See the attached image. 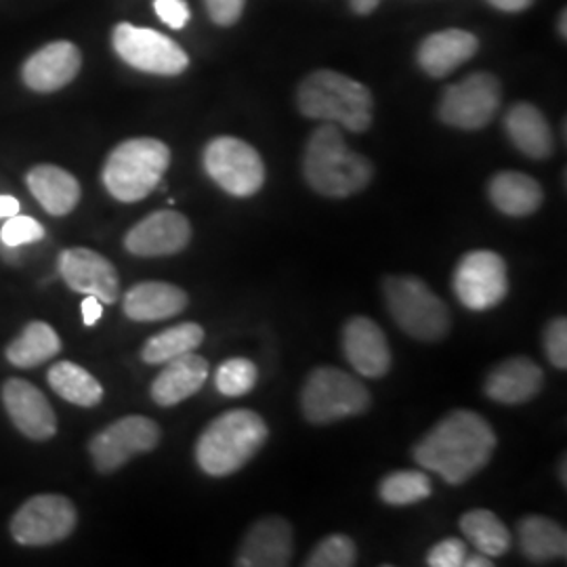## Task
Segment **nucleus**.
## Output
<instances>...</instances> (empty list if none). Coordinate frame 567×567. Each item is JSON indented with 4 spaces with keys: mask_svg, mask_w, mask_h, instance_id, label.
I'll list each match as a JSON object with an SVG mask.
<instances>
[{
    "mask_svg": "<svg viewBox=\"0 0 567 567\" xmlns=\"http://www.w3.org/2000/svg\"><path fill=\"white\" fill-rule=\"evenodd\" d=\"M496 450V433L484 416L454 410L414 446V461L450 486H463L486 468Z\"/></svg>",
    "mask_w": 567,
    "mask_h": 567,
    "instance_id": "1",
    "label": "nucleus"
},
{
    "mask_svg": "<svg viewBox=\"0 0 567 567\" xmlns=\"http://www.w3.org/2000/svg\"><path fill=\"white\" fill-rule=\"evenodd\" d=\"M303 175L307 185L326 198H349L372 182L370 161L353 152L337 124L324 122L305 145Z\"/></svg>",
    "mask_w": 567,
    "mask_h": 567,
    "instance_id": "2",
    "label": "nucleus"
},
{
    "mask_svg": "<svg viewBox=\"0 0 567 567\" xmlns=\"http://www.w3.org/2000/svg\"><path fill=\"white\" fill-rule=\"evenodd\" d=\"M269 429L252 410H229L206 425L196 444V463L210 477L240 471L265 446Z\"/></svg>",
    "mask_w": 567,
    "mask_h": 567,
    "instance_id": "3",
    "label": "nucleus"
},
{
    "mask_svg": "<svg viewBox=\"0 0 567 567\" xmlns=\"http://www.w3.org/2000/svg\"><path fill=\"white\" fill-rule=\"evenodd\" d=\"M297 105L311 121L332 122L349 133H364L372 124L374 100L362 82L334 70H316L301 82Z\"/></svg>",
    "mask_w": 567,
    "mask_h": 567,
    "instance_id": "4",
    "label": "nucleus"
},
{
    "mask_svg": "<svg viewBox=\"0 0 567 567\" xmlns=\"http://www.w3.org/2000/svg\"><path fill=\"white\" fill-rule=\"evenodd\" d=\"M168 166L171 150L166 143L154 137L126 140L103 164V185L118 203H140L161 185Z\"/></svg>",
    "mask_w": 567,
    "mask_h": 567,
    "instance_id": "5",
    "label": "nucleus"
},
{
    "mask_svg": "<svg viewBox=\"0 0 567 567\" xmlns=\"http://www.w3.org/2000/svg\"><path fill=\"white\" fill-rule=\"evenodd\" d=\"M386 309L408 337L442 341L452 326L446 303L416 276H389L383 282Z\"/></svg>",
    "mask_w": 567,
    "mask_h": 567,
    "instance_id": "6",
    "label": "nucleus"
},
{
    "mask_svg": "<svg viewBox=\"0 0 567 567\" xmlns=\"http://www.w3.org/2000/svg\"><path fill=\"white\" fill-rule=\"evenodd\" d=\"M370 408V391L353 374L334 365L311 370L301 391V410L311 425H332L337 421L364 414Z\"/></svg>",
    "mask_w": 567,
    "mask_h": 567,
    "instance_id": "7",
    "label": "nucleus"
},
{
    "mask_svg": "<svg viewBox=\"0 0 567 567\" xmlns=\"http://www.w3.org/2000/svg\"><path fill=\"white\" fill-rule=\"evenodd\" d=\"M203 164L206 175L229 196L250 198L264 187L261 154L238 137H215L204 147Z\"/></svg>",
    "mask_w": 567,
    "mask_h": 567,
    "instance_id": "8",
    "label": "nucleus"
},
{
    "mask_svg": "<svg viewBox=\"0 0 567 567\" xmlns=\"http://www.w3.org/2000/svg\"><path fill=\"white\" fill-rule=\"evenodd\" d=\"M112 44L124 63L145 74L179 76L189 65L182 44L152 28L118 23L112 34Z\"/></svg>",
    "mask_w": 567,
    "mask_h": 567,
    "instance_id": "9",
    "label": "nucleus"
},
{
    "mask_svg": "<svg viewBox=\"0 0 567 567\" xmlns=\"http://www.w3.org/2000/svg\"><path fill=\"white\" fill-rule=\"evenodd\" d=\"M501 102V81L489 72H475L447 86L440 102V118L461 131H480L496 116Z\"/></svg>",
    "mask_w": 567,
    "mask_h": 567,
    "instance_id": "10",
    "label": "nucleus"
},
{
    "mask_svg": "<svg viewBox=\"0 0 567 567\" xmlns=\"http://www.w3.org/2000/svg\"><path fill=\"white\" fill-rule=\"evenodd\" d=\"M79 522L76 507L61 494H39L11 519V536L21 547H47L68 538Z\"/></svg>",
    "mask_w": 567,
    "mask_h": 567,
    "instance_id": "11",
    "label": "nucleus"
},
{
    "mask_svg": "<svg viewBox=\"0 0 567 567\" xmlns=\"http://www.w3.org/2000/svg\"><path fill=\"white\" fill-rule=\"evenodd\" d=\"M454 295L471 311H487L508 295L505 259L492 250H471L458 261L452 278Z\"/></svg>",
    "mask_w": 567,
    "mask_h": 567,
    "instance_id": "12",
    "label": "nucleus"
},
{
    "mask_svg": "<svg viewBox=\"0 0 567 567\" xmlns=\"http://www.w3.org/2000/svg\"><path fill=\"white\" fill-rule=\"evenodd\" d=\"M161 444V426L147 416H124L105 426L91 444L89 452L95 468L107 475L126 465L133 456L152 452Z\"/></svg>",
    "mask_w": 567,
    "mask_h": 567,
    "instance_id": "13",
    "label": "nucleus"
},
{
    "mask_svg": "<svg viewBox=\"0 0 567 567\" xmlns=\"http://www.w3.org/2000/svg\"><path fill=\"white\" fill-rule=\"evenodd\" d=\"M60 276L70 290L97 297L112 305L121 295V278L116 267L91 248H68L60 255Z\"/></svg>",
    "mask_w": 567,
    "mask_h": 567,
    "instance_id": "14",
    "label": "nucleus"
},
{
    "mask_svg": "<svg viewBox=\"0 0 567 567\" xmlns=\"http://www.w3.org/2000/svg\"><path fill=\"white\" fill-rule=\"evenodd\" d=\"M192 225L177 210H156L124 236V248L135 257H171L187 248Z\"/></svg>",
    "mask_w": 567,
    "mask_h": 567,
    "instance_id": "15",
    "label": "nucleus"
},
{
    "mask_svg": "<svg viewBox=\"0 0 567 567\" xmlns=\"http://www.w3.org/2000/svg\"><path fill=\"white\" fill-rule=\"evenodd\" d=\"M2 404L25 437L44 442L58 433V416L39 386L23 379H9L2 386Z\"/></svg>",
    "mask_w": 567,
    "mask_h": 567,
    "instance_id": "16",
    "label": "nucleus"
},
{
    "mask_svg": "<svg viewBox=\"0 0 567 567\" xmlns=\"http://www.w3.org/2000/svg\"><path fill=\"white\" fill-rule=\"evenodd\" d=\"M343 353L351 368L365 379H383L391 370V349L383 328L374 320L355 316L343 328Z\"/></svg>",
    "mask_w": 567,
    "mask_h": 567,
    "instance_id": "17",
    "label": "nucleus"
},
{
    "mask_svg": "<svg viewBox=\"0 0 567 567\" xmlns=\"http://www.w3.org/2000/svg\"><path fill=\"white\" fill-rule=\"evenodd\" d=\"M81 65V51L74 42H51L23 63L21 79L37 93H55L79 76Z\"/></svg>",
    "mask_w": 567,
    "mask_h": 567,
    "instance_id": "18",
    "label": "nucleus"
},
{
    "mask_svg": "<svg viewBox=\"0 0 567 567\" xmlns=\"http://www.w3.org/2000/svg\"><path fill=\"white\" fill-rule=\"evenodd\" d=\"M295 553L292 527L282 517H265L248 529L236 566L284 567Z\"/></svg>",
    "mask_w": 567,
    "mask_h": 567,
    "instance_id": "19",
    "label": "nucleus"
},
{
    "mask_svg": "<svg viewBox=\"0 0 567 567\" xmlns=\"http://www.w3.org/2000/svg\"><path fill=\"white\" fill-rule=\"evenodd\" d=\"M545 386V372L534 360L515 355L492 368L487 374V398L496 404L519 405L534 400Z\"/></svg>",
    "mask_w": 567,
    "mask_h": 567,
    "instance_id": "20",
    "label": "nucleus"
},
{
    "mask_svg": "<svg viewBox=\"0 0 567 567\" xmlns=\"http://www.w3.org/2000/svg\"><path fill=\"white\" fill-rule=\"evenodd\" d=\"M480 51V41L473 32L466 30H442L429 34L419 47V65L433 79H446L456 72L463 63L475 58Z\"/></svg>",
    "mask_w": 567,
    "mask_h": 567,
    "instance_id": "21",
    "label": "nucleus"
},
{
    "mask_svg": "<svg viewBox=\"0 0 567 567\" xmlns=\"http://www.w3.org/2000/svg\"><path fill=\"white\" fill-rule=\"evenodd\" d=\"M189 303L185 290L168 282H140L126 290L122 309L133 322H161L185 311Z\"/></svg>",
    "mask_w": 567,
    "mask_h": 567,
    "instance_id": "22",
    "label": "nucleus"
},
{
    "mask_svg": "<svg viewBox=\"0 0 567 567\" xmlns=\"http://www.w3.org/2000/svg\"><path fill=\"white\" fill-rule=\"evenodd\" d=\"M208 379V362L203 355L185 353L166 362L163 372L152 383V400L163 408L182 404L196 395Z\"/></svg>",
    "mask_w": 567,
    "mask_h": 567,
    "instance_id": "23",
    "label": "nucleus"
},
{
    "mask_svg": "<svg viewBox=\"0 0 567 567\" xmlns=\"http://www.w3.org/2000/svg\"><path fill=\"white\" fill-rule=\"evenodd\" d=\"M505 131L513 145L532 161H547L555 152V137L548 121L532 103H515L508 110Z\"/></svg>",
    "mask_w": 567,
    "mask_h": 567,
    "instance_id": "24",
    "label": "nucleus"
},
{
    "mask_svg": "<svg viewBox=\"0 0 567 567\" xmlns=\"http://www.w3.org/2000/svg\"><path fill=\"white\" fill-rule=\"evenodd\" d=\"M25 182L32 196L53 217L70 215L81 203V183L60 166L39 164L28 173Z\"/></svg>",
    "mask_w": 567,
    "mask_h": 567,
    "instance_id": "25",
    "label": "nucleus"
},
{
    "mask_svg": "<svg viewBox=\"0 0 567 567\" xmlns=\"http://www.w3.org/2000/svg\"><path fill=\"white\" fill-rule=\"evenodd\" d=\"M487 198L507 217H529L545 203V192L526 173L503 171L487 183Z\"/></svg>",
    "mask_w": 567,
    "mask_h": 567,
    "instance_id": "26",
    "label": "nucleus"
},
{
    "mask_svg": "<svg viewBox=\"0 0 567 567\" xmlns=\"http://www.w3.org/2000/svg\"><path fill=\"white\" fill-rule=\"evenodd\" d=\"M517 536L522 553L534 564L566 559V529L548 517L527 515L517 524Z\"/></svg>",
    "mask_w": 567,
    "mask_h": 567,
    "instance_id": "27",
    "label": "nucleus"
},
{
    "mask_svg": "<svg viewBox=\"0 0 567 567\" xmlns=\"http://www.w3.org/2000/svg\"><path fill=\"white\" fill-rule=\"evenodd\" d=\"M61 351L60 334L47 322H30L20 337L7 347V360L18 368H34L55 358Z\"/></svg>",
    "mask_w": 567,
    "mask_h": 567,
    "instance_id": "28",
    "label": "nucleus"
},
{
    "mask_svg": "<svg viewBox=\"0 0 567 567\" xmlns=\"http://www.w3.org/2000/svg\"><path fill=\"white\" fill-rule=\"evenodd\" d=\"M47 381L61 400L81 408H93L103 400V386L100 381L74 362H58L51 365Z\"/></svg>",
    "mask_w": 567,
    "mask_h": 567,
    "instance_id": "29",
    "label": "nucleus"
},
{
    "mask_svg": "<svg viewBox=\"0 0 567 567\" xmlns=\"http://www.w3.org/2000/svg\"><path fill=\"white\" fill-rule=\"evenodd\" d=\"M461 529L466 540L487 557H503L511 548V532L498 515L487 508L466 511L461 517Z\"/></svg>",
    "mask_w": 567,
    "mask_h": 567,
    "instance_id": "30",
    "label": "nucleus"
},
{
    "mask_svg": "<svg viewBox=\"0 0 567 567\" xmlns=\"http://www.w3.org/2000/svg\"><path fill=\"white\" fill-rule=\"evenodd\" d=\"M203 326L196 322H183L147 339V343L143 344L142 360L145 364H166L179 355L192 353L203 344Z\"/></svg>",
    "mask_w": 567,
    "mask_h": 567,
    "instance_id": "31",
    "label": "nucleus"
},
{
    "mask_svg": "<svg viewBox=\"0 0 567 567\" xmlns=\"http://www.w3.org/2000/svg\"><path fill=\"white\" fill-rule=\"evenodd\" d=\"M433 492L425 471H393L383 477L379 496L389 507H410L423 503Z\"/></svg>",
    "mask_w": 567,
    "mask_h": 567,
    "instance_id": "32",
    "label": "nucleus"
},
{
    "mask_svg": "<svg viewBox=\"0 0 567 567\" xmlns=\"http://www.w3.org/2000/svg\"><path fill=\"white\" fill-rule=\"evenodd\" d=\"M259 381V370L246 358H231L219 365L215 374V386L225 398H240L250 393Z\"/></svg>",
    "mask_w": 567,
    "mask_h": 567,
    "instance_id": "33",
    "label": "nucleus"
},
{
    "mask_svg": "<svg viewBox=\"0 0 567 567\" xmlns=\"http://www.w3.org/2000/svg\"><path fill=\"white\" fill-rule=\"evenodd\" d=\"M358 561L355 543L344 534L326 536L318 547L307 557V567H351Z\"/></svg>",
    "mask_w": 567,
    "mask_h": 567,
    "instance_id": "34",
    "label": "nucleus"
},
{
    "mask_svg": "<svg viewBox=\"0 0 567 567\" xmlns=\"http://www.w3.org/2000/svg\"><path fill=\"white\" fill-rule=\"evenodd\" d=\"M44 238V227L37 219L25 215H13L0 229V244L20 248L23 244L39 243Z\"/></svg>",
    "mask_w": 567,
    "mask_h": 567,
    "instance_id": "35",
    "label": "nucleus"
},
{
    "mask_svg": "<svg viewBox=\"0 0 567 567\" xmlns=\"http://www.w3.org/2000/svg\"><path fill=\"white\" fill-rule=\"evenodd\" d=\"M545 351H547L548 362L559 368V370H566L567 368V320L561 318H555L548 322L545 328Z\"/></svg>",
    "mask_w": 567,
    "mask_h": 567,
    "instance_id": "36",
    "label": "nucleus"
},
{
    "mask_svg": "<svg viewBox=\"0 0 567 567\" xmlns=\"http://www.w3.org/2000/svg\"><path fill=\"white\" fill-rule=\"evenodd\" d=\"M466 559V545L458 538H446L426 553V566L463 567Z\"/></svg>",
    "mask_w": 567,
    "mask_h": 567,
    "instance_id": "37",
    "label": "nucleus"
},
{
    "mask_svg": "<svg viewBox=\"0 0 567 567\" xmlns=\"http://www.w3.org/2000/svg\"><path fill=\"white\" fill-rule=\"evenodd\" d=\"M154 11L173 30H183L192 18L185 0H154Z\"/></svg>",
    "mask_w": 567,
    "mask_h": 567,
    "instance_id": "38",
    "label": "nucleus"
},
{
    "mask_svg": "<svg viewBox=\"0 0 567 567\" xmlns=\"http://www.w3.org/2000/svg\"><path fill=\"white\" fill-rule=\"evenodd\" d=\"M204 4L217 25H234L243 18L246 0H204Z\"/></svg>",
    "mask_w": 567,
    "mask_h": 567,
    "instance_id": "39",
    "label": "nucleus"
},
{
    "mask_svg": "<svg viewBox=\"0 0 567 567\" xmlns=\"http://www.w3.org/2000/svg\"><path fill=\"white\" fill-rule=\"evenodd\" d=\"M82 320H84V326H95L100 320H102L103 316V303L97 299V297H91V295H86L84 297V301H82Z\"/></svg>",
    "mask_w": 567,
    "mask_h": 567,
    "instance_id": "40",
    "label": "nucleus"
},
{
    "mask_svg": "<svg viewBox=\"0 0 567 567\" xmlns=\"http://www.w3.org/2000/svg\"><path fill=\"white\" fill-rule=\"evenodd\" d=\"M487 4H492L494 9L498 11H505V13H519V11H526L534 0H487Z\"/></svg>",
    "mask_w": 567,
    "mask_h": 567,
    "instance_id": "41",
    "label": "nucleus"
},
{
    "mask_svg": "<svg viewBox=\"0 0 567 567\" xmlns=\"http://www.w3.org/2000/svg\"><path fill=\"white\" fill-rule=\"evenodd\" d=\"M21 204L18 198L13 196H2L0 194V219H9L13 215L20 213Z\"/></svg>",
    "mask_w": 567,
    "mask_h": 567,
    "instance_id": "42",
    "label": "nucleus"
},
{
    "mask_svg": "<svg viewBox=\"0 0 567 567\" xmlns=\"http://www.w3.org/2000/svg\"><path fill=\"white\" fill-rule=\"evenodd\" d=\"M349 4H351V9H353V13H358V16H370V13L381 4V0H349Z\"/></svg>",
    "mask_w": 567,
    "mask_h": 567,
    "instance_id": "43",
    "label": "nucleus"
},
{
    "mask_svg": "<svg viewBox=\"0 0 567 567\" xmlns=\"http://www.w3.org/2000/svg\"><path fill=\"white\" fill-rule=\"evenodd\" d=\"M494 566V561H492V557H487L484 553H475V555H466L465 564L463 567H489Z\"/></svg>",
    "mask_w": 567,
    "mask_h": 567,
    "instance_id": "44",
    "label": "nucleus"
},
{
    "mask_svg": "<svg viewBox=\"0 0 567 567\" xmlns=\"http://www.w3.org/2000/svg\"><path fill=\"white\" fill-rule=\"evenodd\" d=\"M566 23H567V13L566 11H561V16H559V20H557V30H559V37L566 41L567 39V30H566Z\"/></svg>",
    "mask_w": 567,
    "mask_h": 567,
    "instance_id": "45",
    "label": "nucleus"
}]
</instances>
